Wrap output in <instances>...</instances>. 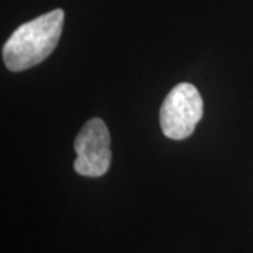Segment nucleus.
Segmentation results:
<instances>
[{
    "label": "nucleus",
    "mask_w": 253,
    "mask_h": 253,
    "mask_svg": "<svg viewBox=\"0 0 253 253\" xmlns=\"http://www.w3.org/2000/svg\"><path fill=\"white\" fill-rule=\"evenodd\" d=\"M63 17V10L55 9L20 26L3 46L7 69L11 72L26 71L52 54L62 34Z\"/></svg>",
    "instance_id": "f257e3e1"
},
{
    "label": "nucleus",
    "mask_w": 253,
    "mask_h": 253,
    "mask_svg": "<svg viewBox=\"0 0 253 253\" xmlns=\"http://www.w3.org/2000/svg\"><path fill=\"white\" fill-rule=\"evenodd\" d=\"M203 111L204 104L197 87L191 83H179L161 107L163 134L174 141L189 138L203 118Z\"/></svg>",
    "instance_id": "f03ea898"
},
{
    "label": "nucleus",
    "mask_w": 253,
    "mask_h": 253,
    "mask_svg": "<svg viewBox=\"0 0 253 253\" xmlns=\"http://www.w3.org/2000/svg\"><path fill=\"white\" fill-rule=\"evenodd\" d=\"M76 159L73 168L78 174L100 177L106 174L111 163L110 132L101 118H91L82 126L75 139Z\"/></svg>",
    "instance_id": "7ed1b4c3"
}]
</instances>
